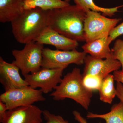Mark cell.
Returning <instances> with one entry per match:
<instances>
[{
	"instance_id": "obj_1",
	"label": "cell",
	"mask_w": 123,
	"mask_h": 123,
	"mask_svg": "<svg viewBox=\"0 0 123 123\" xmlns=\"http://www.w3.org/2000/svg\"><path fill=\"white\" fill-rule=\"evenodd\" d=\"M86 14L76 5L49 10L47 26L68 38L85 42L84 23Z\"/></svg>"
},
{
	"instance_id": "obj_2",
	"label": "cell",
	"mask_w": 123,
	"mask_h": 123,
	"mask_svg": "<svg viewBox=\"0 0 123 123\" xmlns=\"http://www.w3.org/2000/svg\"><path fill=\"white\" fill-rule=\"evenodd\" d=\"M49 10L39 8L24 10L11 22L12 33L17 42L25 44L34 41L47 26Z\"/></svg>"
},
{
	"instance_id": "obj_3",
	"label": "cell",
	"mask_w": 123,
	"mask_h": 123,
	"mask_svg": "<svg viewBox=\"0 0 123 123\" xmlns=\"http://www.w3.org/2000/svg\"><path fill=\"white\" fill-rule=\"evenodd\" d=\"M55 90L50 95L53 100L62 101L69 98L79 104L85 110L89 109L93 91L84 86L80 69L74 68L67 74Z\"/></svg>"
},
{
	"instance_id": "obj_4",
	"label": "cell",
	"mask_w": 123,
	"mask_h": 123,
	"mask_svg": "<svg viewBox=\"0 0 123 123\" xmlns=\"http://www.w3.org/2000/svg\"><path fill=\"white\" fill-rule=\"evenodd\" d=\"M43 46L32 41L25 44L22 50L12 51L15 59L12 62L20 69L23 76L37 72L42 68Z\"/></svg>"
},
{
	"instance_id": "obj_5",
	"label": "cell",
	"mask_w": 123,
	"mask_h": 123,
	"mask_svg": "<svg viewBox=\"0 0 123 123\" xmlns=\"http://www.w3.org/2000/svg\"><path fill=\"white\" fill-rule=\"evenodd\" d=\"M121 18H110L98 12H86L84 23L85 42L89 43L95 40L108 36L116 26Z\"/></svg>"
},
{
	"instance_id": "obj_6",
	"label": "cell",
	"mask_w": 123,
	"mask_h": 123,
	"mask_svg": "<svg viewBox=\"0 0 123 123\" xmlns=\"http://www.w3.org/2000/svg\"><path fill=\"white\" fill-rule=\"evenodd\" d=\"M86 53L76 49L70 51L52 50L44 48L43 51L42 68L65 69L69 65H81L84 64Z\"/></svg>"
},
{
	"instance_id": "obj_7",
	"label": "cell",
	"mask_w": 123,
	"mask_h": 123,
	"mask_svg": "<svg viewBox=\"0 0 123 123\" xmlns=\"http://www.w3.org/2000/svg\"><path fill=\"white\" fill-rule=\"evenodd\" d=\"M43 93L40 89L26 86L5 91L0 95V101L5 104L8 110H12L45 101Z\"/></svg>"
},
{
	"instance_id": "obj_8",
	"label": "cell",
	"mask_w": 123,
	"mask_h": 123,
	"mask_svg": "<svg viewBox=\"0 0 123 123\" xmlns=\"http://www.w3.org/2000/svg\"><path fill=\"white\" fill-rule=\"evenodd\" d=\"M64 69L42 68L37 72L24 77L28 85L34 89L40 88L43 93L55 90L60 83Z\"/></svg>"
},
{
	"instance_id": "obj_9",
	"label": "cell",
	"mask_w": 123,
	"mask_h": 123,
	"mask_svg": "<svg viewBox=\"0 0 123 123\" xmlns=\"http://www.w3.org/2000/svg\"><path fill=\"white\" fill-rule=\"evenodd\" d=\"M85 64L82 76L86 75L98 76L104 79L111 73L119 70L120 62L111 57L108 59H98L89 55L84 60Z\"/></svg>"
},
{
	"instance_id": "obj_10",
	"label": "cell",
	"mask_w": 123,
	"mask_h": 123,
	"mask_svg": "<svg viewBox=\"0 0 123 123\" xmlns=\"http://www.w3.org/2000/svg\"><path fill=\"white\" fill-rule=\"evenodd\" d=\"M43 111L31 105L7 111L4 120L1 123H42Z\"/></svg>"
},
{
	"instance_id": "obj_11",
	"label": "cell",
	"mask_w": 123,
	"mask_h": 123,
	"mask_svg": "<svg viewBox=\"0 0 123 123\" xmlns=\"http://www.w3.org/2000/svg\"><path fill=\"white\" fill-rule=\"evenodd\" d=\"M20 70L12 62L8 63L0 57V82L5 91L29 86L21 77Z\"/></svg>"
},
{
	"instance_id": "obj_12",
	"label": "cell",
	"mask_w": 123,
	"mask_h": 123,
	"mask_svg": "<svg viewBox=\"0 0 123 123\" xmlns=\"http://www.w3.org/2000/svg\"><path fill=\"white\" fill-rule=\"evenodd\" d=\"M34 42L54 46L56 50L70 51L76 49L78 42L66 37L48 26L46 27Z\"/></svg>"
},
{
	"instance_id": "obj_13",
	"label": "cell",
	"mask_w": 123,
	"mask_h": 123,
	"mask_svg": "<svg viewBox=\"0 0 123 123\" xmlns=\"http://www.w3.org/2000/svg\"><path fill=\"white\" fill-rule=\"evenodd\" d=\"M113 41L110 36L98 39L82 46L83 51L92 57L106 59L112 57L110 45Z\"/></svg>"
},
{
	"instance_id": "obj_14",
	"label": "cell",
	"mask_w": 123,
	"mask_h": 123,
	"mask_svg": "<svg viewBox=\"0 0 123 123\" xmlns=\"http://www.w3.org/2000/svg\"><path fill=\"white\" fill-rule=\"evenodd\" d=\"M24 10L23 0H0V22L11 23Z\"/></svg>"
},
{
	"instance_id": "obj_15",
	"label": "cell",
	"mask_w": 123,
	"mask_h": 123,
	"mask_svg": "<svg viewBox=\"0 0 123 123\" xmlns=\"http://www.w3.org/2000/svg\"><path fill=\"white\" fill-rule=\"evenodd\" d=\"M70 5L69 2L62 0H23L24 10L39 8L45 10L61 8Z\"/></svg>"
},
{
	"instance_id": "obj_16",
	"label": "cell",
	"mask_w": 123,
	"mask_h": 123,
	"mask_svg": "<svg viewBox=\"0 0 123 123\" xmlns=\"http://www.w3.org/2000/svg\"><path fill=\"white\" fill-rule=\"evenodd\" d=\"M88 119H103L105 123H123V104L121 102L113 105L110 112L103 114L88 112Z\"/></svg>"
},
{
	"instance_id": "obj_17",
	"label": "cell",
	"mask_w": 123,
	"mask_h": 123,
	"mask_svg": "<svg viewBox=\"0 0 123 123\" xmlns=\"http://www.w3.org/2000/svg\"><path fill=\"white\" fill-rule=\"evenodd\" d=\"M114 76L109 74L103 79L99 90V99L102 102L111 104L116 96Z\"/></svg>"
},
{
	"instance_id": "obj_18",
	"label": "cell",
	"mask_w": 123,
	"mask_h": 123,
	"mask_svg": "<svg viewBox=\"0 0 123 123\" xmlns=\"http://www.w3.org/2000/svg\"><path fill=\"white\" fill-rule=\"evenodd\" d=\"M76 5L86 12L91 11L97 12H101L105 16L112 17L114 15L116 12H118V9L123 7V5L111 8H105L99 7L97 5L93 0H73Z\"/></svg>"
},
{
	"instance_id": "obj_19",
	"label": "cell",
	"mask_w": 123,
	"mask_h": 123,
	"mask_svg": "<svg viewBox=\"0 0 123 123\" xmlns=\"http://www.w3.org/2000/svg\"><path fill=\"white\" fill-rule=\"evenodd\" d=\"M103 79L98 76L86 75L82 76V82L84 86L92 91L99 90Z\"/></svg>"
},
{
	"instance_id": "obj_20",
	"label": "cell",
	"mask_w": 123,
	"mask_h": 123,
	"mask_svg": "<svg viewBox=\"0 0 123 123\" xmlns=\"http://www.w3.org/2000/svg\"><path fill=\"white\" fill-rule=\"evenodd\" d=\"M112 56L118 60L121 64L123 71V40L117 39L116 40L113 47L111 49Z\"/></svg>"
},
{
	"instance_id": "obj_21",
	"label": "cell",
	"mask_w": 123,
	"mask_h": 123,
	"mask_svg": "<svg viewBox=\"0 0 123 123\" xmlns=\"http://www.w3.org/2000/svg\"><path fill=\"white\" fill-rule=\"evenodd\" d=\"M43 115L46 121L44 123H70L61 116L52 114L48 110L43 111Z\"/></svg>"
},
{
	"instance_id": "obj_22",
	"label": "cell",
	"mask_w": 123,
	"mask_h": 123,
	"mask_svg": "<svg viewBox=\"0 0 123 123\" xmlns=\"http://www.w3.org/2000/svg\"><path fill=\"white\" fill-rule=\"evenodd\" d=\"M122 35H123V22L112 29L110 32L109 36L114 41Z\"/></svg>"
},
{
	"instance_id": "obj_23",
	"label": "cell",
	"mask_w": 123,
	"mask_h": 123,
	"mask_svg": "<svg viewBox=\"0 0 123 123\" xmlns=\"http://www.w3.org/2000/svg\"><path fill=\"white\" fill-rule=\"evenodd\" d=\"M8 110L5 104L0 101V122L1 123H2L5 118Z\"/></svg>"
},
{
	"instance_id": "obj_24",
	"label": "cell",
	"mask_w": 123,
	"mask_h": 123,
	"mask_svg": "<svg viewBox=\"0 0 123 123\" xmlns=\"http://www.w3.org/2000/svg\"><path fill=\"white\" fill-rule=\"evenodd\" d=\"M116 89V96L123 104V84L121 82H117Z\"/></svg>"
},
{
	"instance_id": "obj_25",
	"label": "cell",
	"mask_w": 123,
	"mask_h": 123,
	"mask_svg": "<svg viewBox=\"0 0 123 123\" xmlns=\"http://www.w3.org/2000/svg\"><path fill=\"white\" fill-rule=\"evenodd\" d=\"M113 76L115 81L120 82L123 84V71L117 70L113 72Z\"/></svg>"
},
{
	"instance_id": "obj_26",
	"label": "cell",
	"mask_w": 123,
	"mask_h": 123,
	"mask_svg": "<svg viewBox=\"0 0 123 123\" xmlns=\"http://www.w3.org/2000/svg\"><path fill=\"white\" fill-rule=\"evenodd\" d=\"M73 114L75 119L79 123H88L86 119L82 116L80 112L77 111H74Z\"/></svg>"
},
{
	"instance_id": "obj_27",
	"label": "cell",
	"mask_w": 123,
	"mask_h": 123,
	"mask_svg": "<svg viewBox=\"0 0 123 123\" xmlns=\"http://www.w3.org/2000/svg\"><path fill=\"white\" fill-rule=\"evenodd\" d=\"M70 0H65V1H66V2H69V1H70Z\"/></svg>"
},
{
	"instance_id": "obj_28",
	"label": "cell",
	"mask_w": 123,
	"mask_h": 123,
	"mask_svg": "<svg viewBox=\"0 0 123 123\" xmlns=\"http://www.w3.org/2000/svg\"></svg>"
}]
</instances>
